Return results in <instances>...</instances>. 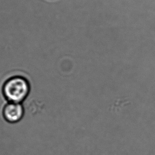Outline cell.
Instances as JSON below:
<instances>
[{"mask_svg":"<svg viewBox=\"0 0 155 155\" xmlns=\"http://www.w3.org/2000/svg\"><path fill=\"white\" fill-rule=\"evenodd\" d=\"M30 84L22 76L10 78L3 84L2 91L5 99L8 102L22 103L30 93Z\"/></svg>","mask_w":155,"mask_h":155,"instance_id":"cell-1","label":"cell"},{"mask_svg":"<svg viewBox=\"0 0 155 155\" xmlns=\"http://www.w3.org/2000/svg\"><path fill=\"white\" fill-rule=\"evenodd\" d=\"M24 114L25 109L22 103L8 102L3 108V117L10 124H15L21 121Z\"/></svg>","mask_w":155,"mask_h":155,"instance_id":"cell-2","label":"cell"}]
</instances>
